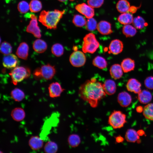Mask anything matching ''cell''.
<instances>
[{
  "label": "cell",
  "mask_w": 153,
  "mask_h": 153,
  "mask_svg": "<svg viewBox=\"0 0 153 153\" xmlns=\"http://www.w3.org/2000/svg\"><path fill=\"white\" fill-rule=\"evenodd\" d=\"M78 94L83 100L93 108L97 107L99 101L106 95L103 84L95 78L86 81L79 87Z\"/></svg>",
  "instance_id": "6da1fadb"
},
{
  "label": "cell",
  "mask_w": 153,
  "mask_h": 153,
  "mask_svg": "<svg viewBox=\"0 0 153 153\" xmlns=\"http://www.w3.org/2000/svg\"><path fill=\"white\" fill-rule=\"evenodd\" d=\"M65 11L55 9L52 11L43 10L40 13L39 21L47 29H55L65 13Z\"/></svg>",
  "instance_id": "7a4b0ae2"
},
{
  "label": "cell",
  "mask_w": 153,
  "mask_h": 153,
  "mask_svg": "<svg viewBox=\"0 0 153 153\" xmlns=\"http://www.w3.org/2000/svg\"><path fill=\"white\" fill-rule=\"evenodd\" d=\"M99 43L97 40L95 35L90 33L84 37L82 50L84 53H94L98 48Z\"/></svg>",
  "instance_id": "3957f363"
},
{
  "label": "cell",
  "mask_w": 153,
  "mask_h": 153,
  "mask_svg": "<svg viewBox=\"0 0 153 153\" xmlns=\"http://www.w3.org/2000/svg\"><path fill=\"white\" fill-rule=\"evenodd\" d=\"M31 72L29 69L23 66H17L12 70L9 73L12 82L14 85L21 82L29 76Z\"/></svg>",
  "instance_id": "277c9868"
},
{
  "label": "cell",
  "mask_w": 153,
  "mask_h": 153,
  "mask_svg": "<svg viewBox=\"0 0 153 153\" xmlns=\"http://www.w3.org/2000/svg\"><path fill=\"white\" fill-rule=\"evenodd\" d=\"M126 115L119 110H114L109 116L108 124L114 129L120 128L126 122Z\"/></svg>",
  "instance_id": "5b68a950"
},
{
  "label": "cell",
  "mask_w": 153,
  "mask_h": 153,
  "mask_svg": "<svg viewBox=\"0 0 153 153\" xmlns=\"http://www.w3.org/2000/svg\"><path fill=\"white\" fill-rule=\"evenodd\" d=\"M69 60L71 65L74 67H80L84 65L86 61V58L82 51L76 50L70 55Z\"/></svg>",
  "instance_id": "8992f818"
},
{
  "label": "cell",
  "mask_w": 153,
  "mask_h": 153,
  "mask_svg": "<svg viewBox=\"0 0 153 153\" xmlns=\"http://www.w3.org/2000/svg\"><path fill=\"white\" fill-rule=\"evenodd\" d=\"M31 20L27 26L26 31L28 33L32 34L35 37L40 38L41 37V31L38 26L37 16L33 14H30Z\"/></svg>",
  "instance_id": "52a82bcc"
},
{
  "label": "cell",
  "mask_w": 153,
  "mask_h": 153,
  "mask_svg": "<svg viewBox=\"0 0 153 153\" xmlns=\"http://www.w3.org/2000/svg\"><path fill=\"white\" fill-rule=\"evenodd\" d=\"M19 61L17 56L13 54L5 55L3 60V66L8 69H13L18 66Z\"/></svg>",
  "instance_id": "ba28073f"
},
{
  "label": "cell",
  "mask_w": 153,
  "mask_h": 153,
  "mask_svg": "<svg viewBox=\"0 0 153 153\" xmlns=\"http://www.w3.org/2000/svg\"><path fill=\"white\" fill-rule=\"evenodd\" d=\"M40 69L42 77L47 80L52 79L56 73L54 66L49 64L42 65Z\"/></svg>",
  "instance_id": "9c48e42d"
},
{
  "label": "cell",
  "mask_w": 153,
  "mask_h": 153,
  "mask_svg": "<svg viewBox=\"0 0 153 153\" xmlns=\"http://www.w3.org/2000/svg\"><path fill=\"white\" fill-rule=\"evenodd\" d=\"M75 8L78 12L88 18H92L94 15V11L93 8L85 3L77 5Z\"/></svg>",
  "instance_id": "30bf717a"
},
{
  "label": "cell",
  "mask_w": 153,
  "mask_h": 153,
  "mask_svg": "<svg viewBox=\"0 0 153 153\" xmlns=\"http://www.w3.org/2000/svg\"><path fill=\"white\" fill-rule=\"evenodd\" d=\"M49 96L51 98H56L60 96L65 89L62 88L60 84L57 82L50 84L48 87Z\"/></svg>",
  "instance_id": "8fae6325"
},
{
  "label": "cell",
  "mask_w": 153,
  "mask_h": 153,
  "mask_svg": "<svg viewBox=\"0 0 153 153\" xmlns=\"http://www.w3.org/2000/svg\"><path fill=\"white\" fill-rule=\"evenodd\" d=\"M28 143L30 148L33 150H38L44 146L43 139L37 135L31 136L29 140Z\"/></svg>",
  "instance_id": "7c38bea8"
},
{
  "label": "cell",
  "mask_w": 153,
  "mask_h": 153,
  "mask_svg": "<svg viewBox=\"0 0 153 153\" xmlns=\"http://www.w3.org/2000/svg\"><path fill=\"white\" fill-rule=\"evenodd\" d=\"M123 48L124 45L122 41L118 39H115L111 42L109 49L112 54L117 55L122 52Z\"/></svg>",
  "instance_id": "4fadbf2b"
},
{
  "label": "cell",
  "mask_w": 153,
  "mask_h": 153,
  "mask_svg": "<svg viewBox=\"0 0 153 153\" xmlns=\"http://www.w3.org/2000/svg\"><path fill=\"white\" fill-rule=\"evenodd\" d=\"M141 83L135 78L129 79L126 85V88L128 91L137 94L141 91Z\"/></svg>",
  "instance_id": "5bb4252c"
},
{
  "label": "cell",
  "mask_w": 153,
  "mask_h": 153,
  "mask_svg": "<svg viewBox=\"0 0 153 153\" xmlns=\"http://www.w3.org/2000/svg\"><path fill=\"white\" fill-rule=\"evenodd\" d=\"M117 101L121 106L123 107H127L131 103L132 98L131 95L127 92H122L118 94Z\"/></svg>",
  "instance_id": "9a60e30c"
},
{
  "label": "cell",
  "mask_w": 153,
  "mask_h": 153,
  "mask_svg": "<svg viewBox=\"0 0 153 153\" xmlns=\"http://www.w3.org/2000/svg\"><path fill=\"white\" fill-rule=\"evenodd\" d=\"M97 28L99 33L103 35L110 34L113 32L110 23L105 20L100 21L97 25Z\"/></svg>",
  "instance_id": "2e32d148"
},
{
  "label": "cell",
  "mask_w": 153,
  "mask_h": 153,
  "mask_svg": "<svg viewBox=\"0 0 153 153\" xmlns=\"http://www.w3.org/2000/svg\"><path fill=\"white\" fill-rule=\"evenodd\" d=\"M29 47L25 42L21 43L18 46L16 52V54L18 57L23 59H27L28 56Z\"/></svg>",
  "instance_id": "e0dca14e"
},
{
  "label": "cell",
  "mask_w": 153,
  "mask_h": 153,
  "mask_svg": "<svg viewBox=\"0 0 153 153\" xmlns=\"http://www.w3.org/2000/svg\"><path fill=\"white\" fill-rule=\"evenodd\" d=\"M10 115L11 118L14 121L19 122L24 119L26 117V113L23 108L17 107L12 110Z\"/></svg>",
  "instance_id": "ac0fdd59"
},
{
  "label": "cell",
  "mask_w": 153,
  "mask_h": 153,
  "mask_svg": "<svg viewBox=\"0 0 153 153\" xmlns=\"http://www.w3.org/2000/svg\"><path fill=\"white\" fill-rule=\"evenodd\" d=\"M103 86L106 94L109 95L114 94L116 90L115 82L111 79H107L103 84Z\"/></svg>",
  "instance_id": "d6986e66"
},
{
  "label": "cell",
  "mask_w": 153,
  "mask_h": 153,
  "mask_svg": "<svg viewBox=\"0 0 153 153\" xmlns=\"http://www.w3.org/2000/svg\"><path fill=\"white\" fill-rule=\"evenodd\" d=\"M123 71L121 65L118 64L113 65L110 69L111 77L114 79L120 78L123 75Z\"/></svg>",
  "instance_id": "ffe728a7"
},
{
  "label": "cell",
  "mask_w": 153,
  "mask_h": 153,
  "mask_svg": "<svg viewBox=\"0 0 153 153\" xmlns=\"http://www.w3.org/2000/svg\"><path fill=\"white\" fill-rule=\"evenodd\" d=\"M121 65L123 72L128 73L134 69L135 66V62L134 60L130 58H126L122 61Z\"/></svg>",
  "instance_id": "44dd1931"
},
{
  "label": "cell",
  "mask_w": 153,
  "mask_h": 153,
  "mask_svg": "<svg viewBox=\"0 0 153 153\" xmlns=\"http://www.w3.org/2000/svg\"><path fill=\"white\" fill-rule=\"evenodd\" d=\"M33 47V50L37 53H42L46 50L47 45L46 42L44 40L37 39L34 42Z\"/></svg>",
  "instance_id": "7402d4cb"
},
{
  "label": "cell",
  "mask_w": 153,
  "mask_h": 153,
  "mask_svg": "<svg viewBox=\"0 0 153 153\" xmlns=\"http://www.w3.org/2000/svg\"><path fill=\"white\" fill-rule=\"evenodd\" d=\"M133 19L132 14L128 12L121 13L117 19L121 24L124 25L132 24Z\"/></svg>",
  "instance_id": "603a6c76"
},
{
  "label": "cell",
  "mask_w": 153,
  "mask_h": 153,
  "mask_svg": "<svg viewBox=\"0 0 153 153\" xmlns=\"http://www.w3.org/2000/svg\"><path fill=\"white\" fill-rule=\"evenodd\" d=\"M138 99L141 103L146 104L149 103L152 99V95L148 90H141L138 94Z\"/></svg>",
  "instance_id": "cb8c5ba5"
},
{
  "label": "cell",
  "mask_w": 153,
  "mask_h": 153,
  "mask_svg": "<svg viewBox=\"0 0 153 153\" xmlns=\"http://www.w3.org/2000/svg\"><path fill=\"white\" fill-rule=\"evenodd\" d=\"M130 7V3L127 0H119L116 5L117 10L121 13L129 12Z\"/></svg>",
  "instance_id": "d4e9b609"
},
{
  "label": "cell",
  "mask_w": 153,
  "mask_h": 153,
  "mask_svg": "<svg viewBox=\"0 0 153 153\" xmlns=\"http://www.w3.org/2000/svg\"><path fill=\"white\" fill-rule=\"evenodd\" d=\"M11 98L15 101L19 102L22 101L25 98V95L24 92L20 89L15 88L11 92Z\"/></svg>",
  "instance_id": "484cf974"
},
{
  "label": "cell",
  "mask_w": 153,
  "mask_h": 153,
  "mask_svg": "<svg viewBox=\"0 0 153 153\" xmlns=\"http://www.w3.org/2000/svg\"><path fill=\"white\" fill-rule=\"evenodd\" d=\"M137 29L131 24L124 25L122 29L123 34L127 37L134 36L137 33Z\"/></svg>",
  "instance_id": "4316f807"
},
{
  "label": "cell",
  "mask_w": 153,
  "mask_h": 153,
  "mask_svg": "<svg viewBox=\"0 0 153 153\" xmlns=\"http://www.w3.org/2000/svg\"><path fill=\"white\" fill-rule=\"evenodd\" d=\"M125 138L128 142L135 143L139 139L137 132L133 129H129L126 132Z\"/></svg>",
  "instance_id": "83f0119b"
},
{
  "label": "cell",
  "mask_w": 153,
  "mask_h": 153,
  "mask_svg": "<svg viewBox=\"0 0 153 153\" xmlns=\"http://www.w3.org/2000/svg\"><path fill=\"white\" fill-rule=\"evenodd\" d=\"M58 149L57 144L52 141H47L44 146V150L46 153H56Z\"/></svg>",
  "instance_id": "f1b7e54d"
},
{
  "label": "cell",
  "mask_w": 153,
  "mask_h": 153,
  "mask_svg": "<svg viewBox=\"0 0 153 153\" xmlns=\"http://www.w3.org/2000/svg\"><path fill=\"white\" fill-rule=\"evenodd\" d=\"M132 25L137 29H141L147 26L148 23L141 16H138L134 18Z\"/></svg>",
  "instance_id": "f546056e"
},
{
  "label": "cell",
  "mask_w": 153,
  "mask_h": 153,
  "mask_svg": "<svg viewBox=\"0 0 153 153\" xmlns=\"http://www.w3.org/2000/svg\"><path fill=\"white\" fill-rule=\"evenodd\" d=\"M94 65L101 69H103L107 67V62L105 59L101 56H97L93 60Z\"/></svg>",
  "instance_id": "4dcf8cb0"
},
{
  "label": "cell",
  "mask_w": 153,
  "mask_h": 153,
  "mask_svg": "<svg viewBox=\"0 0 153 153\" xmlns=\"http://www.w3.org/2000/svg\"><path fill=\"white\" fill-rule=\"evenodd\" d=\"M143 113L146 119L153 121V103H149L145 106Z\"/></svg>",
  "instance_id": "1f68e13d"
},
{
  "label": "cell",
  "mask_w": 153,
  "mask_h": 153,
  "mask_svg": "<svg viewBox=\"0 0 153 153\" xmlns=\"http://www.w3.org/2000/svg\"><path fill=\"white\" fill-rule=\"evenodd\" d=\"M68 142L69 146L73 148L78 146L81 142L79 136L76 134L70 135L68 139Z\"/></svg>",
  "instance_id": "d6a6232c"
},
{
  "label": "cell",
  "mask_w": 153,
  "mask_h": 153,
  "mask_svg": "<svg viewBox=\"0 0 153 153\" xmlns=\"http://www.w3.org/2000/svg\"><path fill=\"white\" fill-rule=\"evenodd\" d=\"M51 51L52 54L54 56L59 57L63 54L64 49L62 44L57 43L52 45L51 47Z\"/></svg>",
  "instance_id": "836d02e7"
},
{
  "label": "cell",
  "mask_w": 153,
  "mask_h": 153,
  "mask_svg": "<svg viewBox=\"0 0 153 153\" xmlns=\"http://www.w3.org/2000/svg\"><path fill=\"white\" fill-rule=\"evenodd\" d=\"M29 9L33 12H38L42 8V4L39 0H32L29 4Z\"/></svg>",
  "instance_id": "e575fe53"
},
{
  "label": "cell",
  "mask_w": 153,
  "mask_h": 153,
  "mask_svg": "<svg viewBox=\"0 0 153 153\" xmlns=\"http://www.w3.org/2000/svg\"><path fill=\"white\" fill-rule=\"evenodd\" d=\"M73 23L76 26L82 27L85 25L86 21L81 15L76 14L75 15L73 19Z\"/></svg>",
  "instance_id": "d590c367"
},
{
  "label": "cell",
  "mask_w": 153,
  "mask_h": 153,
  "mask_svg": "<svg viewBox=\"0 0 153 153\" xmlns=\"http://www.w3.org/2000/svg\"><path fill=\"white\" fill-rule=\"evenodd\" d=\"M12 51V47L9 43L4 41L2 43L0 46V52L5 55L10 54Z\"/></svg>",
  "instance_id": "8d00e7d4"
},
{
  "label": "cell",
  "mask_w": 153,
  "mask_h": 153,
  "mask_svg": "<svg viewBox=\"0 0 153 153\" xmlns=\"http://www.w3.org/2000/svg\"><path fill=\"white\" fill-rule=\"evenodd\" d=\"M97 25L95 20L92 18H89L86 21V28L88 31H93L97 28Z\"/></svg>",
  "instance_id": "74e56055"
},
{
  "label": "cell",
  "mask_w": 153,
  "mask_h": 153,
  "mask_svg": "<svg viewBox=\"0 0 153 153\" xmlns=\"http://www.w3.org/2000/svg\"><path fill=\"white\" fill-rule=\"evenodd\" d=\"M19 11L22 13H25L28 11L29 9V5L25 1H20L18 5Z\"/></svg>",
  "instance_id": "f35d334b"
},
{
  "label": "cell",
  "mask_w": 153,
  "mask_h": 153,
  "mask_svg": "<svg viewBox=\"0 0 153 153\" xmlns=\"http://www.w3.org/2000/svg\"><path fill=\"white\" fill-rule=\"evenodd\" d=\"M104 0H88V5L93 8H98L103 3Z\"/></svg>",
  "instance_id": "ab89813d"
},
{
  "label": "cell",
  "mask_w": 153,
  "mask_h": 153,
  "mask_svg": "<svg viewBox=\"0 0 153 153\" xmlns=\"http://www.w3.org/2000/svg\"><path fill=\"white\" fill-rule=\"evenodd\" d=\"M144 84L145 86L148 89H153V76L147 77L145 80Z\"/></svg>",
  "instance_id": "60d3db41"
},
{
  "label": "cell",
  "mask_w": 153,
  "mask_h": 153,
  "mask_svg": "<svg viewBox=\"0 0 153 153\" xmlns=\"http://www.w3.org/2000/svg\"><path fill=\"white\" fill-rule=\"evenodd\" d=\"M33 74L34 77L36 78L39 79L42 78L40 68H38L35 70Z\"/></svg>",
  "instance_id": "b9f144b4"
},
{
  "label": "cell",
  "mask_w": 153,
  "mask_h": 153,
  "mask_svg": "<svg viewBox=\"0 0 153 153\" xmlns=\"http://www.w3.org/2000/svg\"><path fill=\"white\" fill-rule=\"evenodd\" d=\"M138 8V7H137L135 6H131L129 8V12L132 13V14L133 13H134L136 12Z\"/></svg>",
  "instance_id": "7bdbcfd3"
},
{
  "label": "cell",
  "mask_w": 153,
  "mask_h": 153,
  "mask_svg": "<svg viewBox=\"0 0 153 153\" xmlns=\"http://www.w3.org/2000/svg\"><path fill=\"white\" fill-rule=\"evenodd\" d=\"M116 142L118 143L122 142L124 141V138L120 135L116 137L115 138Z\"/></svg>",
  "instance_id": "ee69618b"
},
{
  "label": "cell",
  "mask_w": 153,
  "mask_h": 153,
  "mask_svg": "<svg viewBox=\"0 0 153 153\" xmlns=\"http://www.w3.org/2000/svg\"><path fill=\"white\" fill-rule=\"evenodd\" d=\"M143 108L141 106H137L136 108V110L138 113H141L143 112Z\"/></svg>",
  "instance_id": "f6af8a7d"
},
{
  "label": "cell",
  "mask_w": 153,
  "mask_h": 153,
  "mask_svg": "<svg viewBox=\"0 0 153 153\" xmlns=\"http://www.w3.org/2000/svg\"><path fill=\"white\" fill-rule=\"evenodd\" d=\"M137 133L139 136H142L145 135L144 131L142 129L139 130Z\"/></svg>",
  "instance_id": "bcb514c9"
},
{
  "label": "cell",
  "mask_w": 153,
  "mask_h": 153,
  "mask_svg": "<svg viewBox=\"0 0 153 153\" xmlns=\"http://www.w3.org/2000/svg\"><path fill=\"white\" fill-rule=\"evenodd\" d=\"M58 1L61 2H64L66 1L67 0H58Z\"/></svg>",
  "instance_id": "7dc6e473"
},
{
  "label": "cell",
  "mask_w": 153,
  "mask_h": 153,
  "mask_svg": "<svg viewBox=\"0 0 153 153\" xmlns=\"http://www.w3.org/2000/svg\"><path fill=\"white\" fill-rule=\"evenodd\" d=\"M70 1H74L75 0H69Z\"/></svg>",
  "instance_id": "c3c4849f"
}]
</instances>
